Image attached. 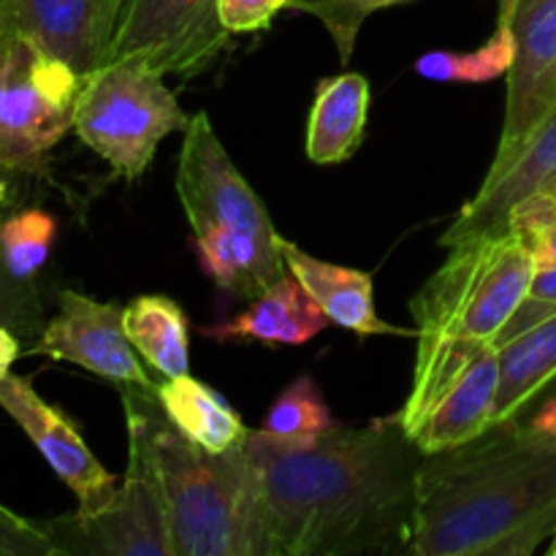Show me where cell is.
Here are the masks:
<instances>
[{"label":"cell","instance_id":"1","mask_svg":"<svg viewBox=\"0 0 556 556\" xmlns=\"http://www.w3.org/2000/svg\"><path fill=\"white\" fill-rule=\"evenodd\" d=\"M244 451L258 478L277 556L407 554L424 451L400 413L334 424L309 443L255 432Z\"/></svg>","mask_w":556,"mask_h":556},{"label":"cell","instance_id":"2","mask_svg":"<svg viewBox=\"0 0 556 556\" xmlns=\"http://www.w3.org/2000/svg\"><path fill=\"white\" fill-rule=\"evenodd\" d=\"M556 535V438L492 424L418 470L413 556H530Z\"/></svg>","mask_w":556,"mask_h":556},{"label":"cell","instance_id":"3","mask_svg":"<svg viewBox=\"0 0 556 556\" xmlns=\"http://www.w3.org/2000/svg\"><path fill=\"white\" fill-rule=\"evenodd\" d=\"M141 421L166 500L177 556H277L258 478L244 445L210 454L163 413L155 389H123Z\"/></svg>","mask_w":556,"mask_h":556},{"label":"cell","instance_id":"4","mask_svg":"<svg viewBox=\"0 0 556 556\" xmlns=\"http://www.w3.org/2000/svg\"><path fill=\"white\" fill-rule=\"evenodd\" d=\"M413 296L416 353L454 342H494L530 291L538 264L519 231L470 239Z\"/></svg>","mask_w":556,"mask_h":556},{"label":"cell","instance_id":"5","mask_svg":"<svg viewBox=\"0 0 556 556\" xmlns=\"http://www.w3.org/2000/svg\"><path fill=\"white\" fill-rule=\"evenodd\" d=\"M163 79L141 60H109L81 79L74 130L117 177L139 179L161 141L188 128L190 117Z\"/></svg>","mask_w":556,"mask_h":556},{"label":"cell","instance_id":"6","mask_svg":"<svg viewBox=\"0 0 556 556\" xmlns=\"http://www.w3.org/2000/svg\"><path fill=\"white\" fill-rule=\"evenodd\" d=\"M177 195L193 237L220 233L242 244L271 282L288 275L280 233L248 179L223 147L210 114L199 112L185 128L177 166Z\"/></svg>","mask_w":556,"mask_h":556},{"label":"cell","instance_id":"7","mask_svg":"<svg viewBox=\"0 0 556 556\" xmlns=\"http://www.w3.org/2000/svg\"><path fill=\"white\" fill-rule=\"evenodd\" d=\"M85 76L22 36H0V168L41 172L74 128Z\"/></svg>","mask_w":556,"mask_h":556},{"label":"cell","instance_id":"8","mask_svg":"<svg viewBox=\"0 0 556 556\" xmlns=\"http://www.w3.org/2000/svg\"><path fill=\"white\" fill-rule=\"evenodd\" d=\"M128 467L123 486L96 514L65 516L49 521L47 532L60 554L101 556H177L168 530L166 500L144 427L125 410Z\"/></svg>","mask_w":556,"mask_h":556},{"label":"cell","instance_id":"9","mask_svg":"<svg viewBox=\"0 0 556 556\" xmlns=\"http://www.w3.org/2000/svg\"><path fill=\"white\" fill-rule=\"evenodd\" d=\"M228 41L217 0H130L106 63L141 60L163 76H199L217 63Z\"/></svg>","mask_w":556,"mask_h":556},{"label":"cell","instance_id":"10","mask_svg":"<svg viewBox=\"0 0 556 556\" xmlns=\"http://www.w3.org/2000/svg\"><path fill=\"white\" fill-rule=\"evenodd\" d=\"M125 309L114 302H96L79 291H63L58 315L43 324L30 353L68 362L119 389H155L144 358L125 334Z\"/></svg>","mask_w":556,"mask_h":556},{"label":"cell","instance_id":"11","mask_svg":"<svg viewBox=\"0 0 556 556\" xmlns=\"http://www.w3.org/2000/svg\"><path fill=\"white\" fill-rule=\"evenodd\" d=\"M514 25L505 123L492 166L508 161L556 106V0H500Z\"/></svg>","mask_w":556,"mask_h":556},{"label":"cell","instance_id":"12","mask_svg":"<svg viewBox=\"0 0 556 556\" xmlns=\"http://www.w3.org/2000/svg\"><path fill=\"white\" fill-rule=\"evenodd\" d=\"M0 407L30 438L38 454L79 500V514H96L117 492V478L96 459L76 424L60 407L49 405L27 378H0Z\"/></svg>","mask_w":556,"mask_h":556},{"label":"cell","instance_id":"13","mask_svg":"<svg viewBox=\"0 0 556 556\" xmlns=\"http://www.w3.org/2000/svg\"><path fill=\"white\" fill-rule=\"evenodd\" d=\"M556 179V106L530 134V139L505 163L489 168L478 193L462 206L448 231L440 237L443 248L494 237L508 231V220L527 195L538 193Z\"/></svg>","mask_w":556,"mask_h":556},{"label":"cell","instance_id":"14","mask_svg":"<svg viewBox=\"0 0 556 556\" xmlns=\"http://www.w3.org/2000/svg\"><path fill=\"white\" fill-rule=\"evenodd\" d=\"M497 378V345L489 342L427 402L410 424H405L407 434L424 454H440L478 438L492 424Z\"/></svg>","mask_w":556,"mask_h":556},{"label":"cell","instance_id":"15","mask_svg":"<svg viewBox=\"0 0 556 556\" xmlns=\"http://www.w3.org/2000/svg\"><path fill=\"white\" fill-rule=\"evenodd\" d=\"M0 36L30 38L81 76L103 63L96 0H0Z\"/></svg>","mask_w":556,"mask_h":556},{"label":"cell","instance_id":"16","mask_svg":"<svg viewBox=\"0 0 556 556\" xmlns=\"http://www.w3.org/2000/svg\"><path fill=\"white\" fill-rule=\"evenodd\" d=\"M280 253L288 271L296 277L299 286L313 296V302L324 309L331 324L362 337H416V329L407 331L380 320L378 309H375V282L369 271L320 261L315 255L304 253L302 248H296L288 239H280Z\"/></svg>","mask_w":556,"mask_h":556},{"label":"cell","instance_id":"17","mask_svg":"<svg viewBox=\"0 0 556 556\" xmlns=\"http://www.w3.org/2000/svg\"><path fill=\"white\" fill-rule=\"evenodd\" d=\"M329 324L331 320L326 318L324 309L288 271L286 277L271 282L261 296H255L242 315L226 324L206 326L201 334L217 342L250 340L261 345H307Z\"/></svg>","mask_w":556,"mask_h":556},{"label":"cell","instance_id":"18","mask_svg":"<svg viewBox=\"0 0 556 556\" xmlns=\"http://www.w3.org/2000/svg\"><path fill=\"white\" fill-rule=\"evenodd\" d=\"M369 98V79L356 71H342L318 81L304 139L309 161L337 166L356 155L367 130Z\"/></svg>","mask_w":556,"mask_h":556},{"label":"cell","instance_id":"19","mask_svg":"<svg viewBox=\"0 0 556 556\" xmlns=\"http://www.w3.org/2000/svg\"><path fill=\"white\" fill-rule=\"evenodd\" d=\"M155 394L168 421L210 454H226L248 440L250 429L244 427L242 416L199 378L190 375L166 378L155 386Z\"/></svg>","mask_w":556,"mask_h":556},{"label":"cell","instance_id":"20","mask_svg":"<svg viewBox=\"0 0 556 556\" xmlns=\"http://www.w3.org/2000/svg\"><path fill=\"white\" fill-rule=\"evenodd\" d=\"M497 364L500 378L492 424L510 421L519 416L556 380V315L538 324L535 329L497 345Z\"/></svg>","mask_w":556,"mask_h":556},{"label":"cell","instance_id":"21","mask_svg":"<svg viewBox=\"0 0 556 556\" xmlns=\"http://www.w3.org/2000/svg\"><path fill=\"white\" fill-rule=\"evenodd\" d=\"M123 324L130 345L155 372L163 378L188 375L190 324L185 309L172 296H136L125 307Z\"/></svg>","mask_w":556,"mask_h":556},{"label":"cell","instance_id":"22","mask_svg":"<svg viewBox=\"0 0 556 556\" xmlns=\"http://www.w3.org/2000/svg\"><path fill=\"white\" fill-rule=\"evenodd\" d=\"M516 54L514 25L505 5H500V22L489 41L476 52H448L434 49L416 60V74L429 81H454V85H483L500 79L510 71Z\"/></svg>","mask_w":556,"mask_h":556},{"label":"cell","instance_id":"23","mask_svg":"<svg viewBox=\"0 0 556 556\" xmlns=\"http://www.w3.org/2000/svg\"><path fill=\"white\" fill-rule=\"evenodd\" d=\"M324 391L309 375H299L275 400L261 421V432L288 443H309L334 427Z\"/></svg>","mask_w":556,"mask_h":556},{"label":"cell","instance_id":"24","mask_svg":"<svg viewBox=\"0 0 556 556\" xmlns=\"http://www.w3.org/2000/svg\"><path fill=\"white\" fill-rule=\"evenodd\" d=\"M58 220L43 210H25L0 223V261L16 280H36L52 253Z\"/></svg>","mask_w":556,"mask_h":556},{"label":"cell","instance_id":"25","mask_svg":"<svg viewBox=\"0 0 556 556\" xmlns=\"http://www.w3.org/2000/svg\"><path fill=\"white\" fill-rule=\"evenodd\" d=\"M407 3V0H293L288 9L299 11V14H309L329 30L331 41H334L337 52H340L342 63L353 58L356 49V38L362 33L364 22L380 9L389 5Z\"/></svg>","mask_w":556,"mask_h":556},{"label":"cell","instance_id":"26","mask_svg":"<svg viewBox=\"0 0 556 556\" xmlns=\"http://www.w3.org/2000/svg\"><path fill=\"white\" fill-rule=\"evenodd\" d=\"M554 315H556V264H546L535 269V275H532V282H530V291H527V296L521 299V304L516 307V313L510 315L508 324L503 326V331L497 334L494 345H503V342L535 329L538 324L554 318Z\"/></svg>","mask_w":556,"mask_h":556},{"label":"cell","instance_id":"27","mask_svg":"<svg viewBox=\"0 0 556 556\" xmlns=\"http://www.w3.org/2000/svg\"><path fill=\"white\" fill-rule=\"evenodd\" d=\"M41 299H38L36 282L16 280L5 271L0 261V320L27 340H38L41 334Z\"/></svg>","mask_w":556,"mask_h":556},{"label":"cell","instance_id":"28","mask_svg":"<svg viewBox=\"0 0 556 556\" xmlns=\"http://www.w3.org/2000/svg\"><path fill=\"white\" fill-rule=\"evenodd\" d=\"M60 554L47 527L20 519L0 505V556H54Z\"/></svg>","mask_w":556,"mask_h":556},{"label":"cell","instance_id":"29","mask_svg":"<svg viewBox=\"0 0 556 556\" xmlns=\"http://www.w3.org/2000/svg\"><path fill=\"white\" fill-rule=\"evenodd\" d=\"M291 3L293 0H217V16L231 36H244L266 30Z\"/></svg>","mask_w":556,"mask_h":556},{"label":"cell","instance_id":"30","mask_svg":"<svg viewBox=\"0 0 556 556\" xmlns=\"http://www.w3.org/2000/svg\"><path fill=\"white\" fill-rule=\"evenodd\" d=\"M556 215V179L546 185L538 193L527 195L519 206L514 210L508 220V231H530V228L541 226V223L552 220Z\"/></svg>","mask_w":556,"mask_h":556},{"label":"cell","instance_id":"31","mask_svg":"<svg viewBox=\"0 0 556 556\" xmlns=\"http://www.w3.org/2000/svg\"><path fill=\"white\" fill-rule=\"evenodd\" d=\"M521 424L543 438H556V380L519 413Z\"/></svg>","mask_w":556,"mask_h":556},{"label":"cell","instance_id":"32","mask_svg":"<svg viewBox=\"0 0 556 556\" xmlns=\"http://www.w3.org/2000/svg\"><path fill=\"white\" fill-rule=\"evenodd\" d=\"M525 237L527 248L535 255L538 266L556 264V215L552 220L541 223V226L530 228V231H519Z\"/></svg>","mask_w":556,"mask_h":556},{"label":"cell","instance_id":"33","mask_svg":"<svg viewBox=\"0 0 556 556\" xmlns=\"http://www.w3.org/2000/svg\"><path fill=\"white\" fill-rule=\"evenodd\" d=\"M96 3H98V14H101L103 63H106V52H109V47H112V38H114V33H117L119 22H123V14H125V9H128L130 0H96Z\"/></svg>","mask_w":556,"mask_h":556},{"label":"cell","instance_id":"34","mask_svg":"<svg viewBox=\"0 0 556 556\" xmlns=\"http://www.w3.org/2000/svg\"><path fill=\"white\" fill-rule=\"evenodd\" d=\"M22 353V337L0 320V378L11 375V367Z\"/></svg>","mask_w":556,"mask_h":556},{"label":"cell","instance_id":"35","mask_svg":"<svg viewBox=\"0 0 556 556\" xmlns=\"http://www.w3.org/2000/svg\"><path fill=\"white\" fill-rule=\"evenodd\" d=\"M546 554L548 556H556V535L552 538V543H548V546H546Z\"/></svg>","mask_w":556,"mask_h":556},{"label":"cell","instance_id":"36","mask_svg":"<svg viewBox=\"0 0 556 556\" xmlns=\"http://www.w3.org/2000/svg\"><path fill=\"white\" fill-rule=\"evenodd\" d=\"M3 199H5V182L0 179V204H3Z\"/></svg>","mask_w":556,"mask_h":556}]
</instances>
